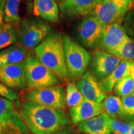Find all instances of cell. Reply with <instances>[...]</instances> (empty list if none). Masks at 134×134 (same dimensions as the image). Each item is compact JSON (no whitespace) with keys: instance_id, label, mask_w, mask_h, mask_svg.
Listing matches in <instances>:
<instances>
[{"instance_id":"cb8c5ba5","label":"cell","mask_w":134,"mask_h":134,"mask_svg":"<svg viewBox=\"0 0 134 134\" xmlns=\"http://www.w3.org/2000/svg\"><path fill=\"white\" fill-rule=\"evenodd\" d=\"M66 106L71 108L79 105L83 101L85 98L79 91L75 83L72 82L67 85L65 94Z\"/></svg>"},{"instance_id":"74e56055","label":"cell","mask_w":134,"mask_h":134,"mask_svg":"<svg viewBox=\"0 0 134 134\" xmlns=\"http://www.w3.org/2000/svg\"><path fill=\"white\" fill-rule=\"evenodd\" d=\"M132 1H134V0H132Z\"/></svg>"},{"instance_id":"5bb4252c","label":"cell","mask_w":134,"mask_h":134,"mask_svg":"<svg viewBox=\"0 0 134 134\" xmlns=\"http://www.w3.org/2000/svg\"><path fill=\"white\" fill-rule=\"evenodd\" d=\"M103 113H105L101 103L85 99L79 105L71 108L69 110V116L74 125L78 124L80 122L98 116Z\"/></svg>"},{"instance_id":"6da1fadb","label":"cell","mask_w":134,"mask_h":134,"mask_svg":"<svg viewBox=\"0 0 134 134\" xmlns=\"http://www.w3.org/2000/svg\"><path fill=\"white\" fill-rule=\"evenodd\" d=\"M29 131L33 134H52L70 125L71 119L64 109L49 108L23 100L16 103Z\"/></svg>"},{"instance_id":"836d02e7","label":"cell","mask_w":134,"mask_h":134,"mask_svg":"<svg viewBox=\"0 0 134 134\" xmlns=\"http://www.w3.org/2000/svg\"><path fill=\"white\" fill-rule=\"evenodd\" d=\"M55 1H56L57 3H58V4L60 5V4H62V3L64 2L65 0H55Z\"/></svg>"},{"instance_id":"4dcf8cb0","label":"cell","mask_w":134,"mask_h":134,"mask_svg":"<svg viewBox=\"0 0 134 134\" xmlns=\"http://www.w3.org/2000/svg\"><path fill=\"white\" fill-rule=\"evenodd\" d=\"M52 134H75V132L71 127H66L58 131L54 132Z\"/></svg>"},{"instance_id":"4316f807","label":"cell","mask_w":134,"mask_h":134,"mask_svg":"<svg viewBox=\"0 0 134 134\" xmlns=\"http://www.w3.org/2000/svg\"><path fill=\"white\" fill-rule=\"evenodd\" d=\"M110 126L113 134H130L132 122H125L110 117Z\"/></svg>"},{"instance_id":"4fadbf2b","label":"cell","mask_w":134,"mask_h":134,"mask_svg":"<svg viewBox=\"0 0 134 134\" xmlns=\"http://www.w3.org/2000/svg\"><path fill=\"white\" fill-rule=\"evenodd\" d=\"M129 38V37L121 24L113 23L105 25L99 48L108 52L110 50L122 45Z\"/></svg>"},{"instance_id":"d6986e66","label":"cell","mask_w":134,"mask_h":134,"mask_svg":"<svg viewBox=\"0 0 134 134\" xmlns=\"http://www.w3.org/2000/svg\"><path fill=\"white\" fill-rule=\"evenodd\" d=\"M27 52L19 43H16L0 51V66L24 62Z\"/></svg>"},{"instance_id":"d590c367","label":"cell","mask_w":134,"mask_h":134,"mask_svg":"<svg viewBox=\"0 0 134 134\" xmlns=\"http://www.w3.org/2000/svg\"><path fill=\"white\" fill-rule=\"evenodd\" d=\"M25 1H26L27 3H31L32 1V0H25Z\"/></svg>"},{"instance_id":"52a82bcc","label":"cell","mask_w":134,"mask_h":134,"mask_svg":"<svg viewBox=\"0 0 134 134\" xmlns=\"http://www.w3.org/2000/svg\"><path fill=\"white\" fill-rule=\"evenodd\" d=\"M0 134H31L13 101L1 96Z\"/></svg>"},{"instance_id":"30bf717a","label":"cell","mask_w":134,"mask_h":134,"mask_svg":"<svg viewBox=\"0 0 134 134\" xmlns=\"http://www.w3.org/2000/svg\"><path fill=\"white\" fill-rule=\"evenodd\" d=\"M122 59L101 50H96L92 54L90 67L93 73L101 80L108 76L119 64Z\"/></svg>"},{"instance_id":"83f0119b","label":"cell","mask_w":134,"mask_h":134,"mask_svg":"<svg viewBox=\"0 0 134 134\" xmlns=\"http://www.w3.org/2000/svg\"><path fill=\"white\" fill-rule=\"evenodd\" d=\"M123 28L127 34L134 39V11H130L125 15L123 21Z\"/></svg>"},{"instance_id":"e0dca14e","label":"cell","mask_w":134,"mask_h":134,"mask_svg":"<svg viewBox=\"0 0 134 134\" xmlns=\"http://www.w3.org/2000/svg\"><path fill=\"white\" fill-rule=\"evenodd\" d=\"M33 12L35 16L50 23L59 21L60 9L55 0H34Z\"/></svg>"},{"instance_id":"44dd1931","label":"cell","mask_w":134,"mask_h":134,"mask_svg":"<svg viewBox=\"0 0 134 134\" xmlns=\"http://www.w3.org/2000/svg\"><path fill=\"white\" fill-rule=\"evenodd\" d=\"M21 0H6L4 7V22L11 24H19L21 21L19 16V5Z\"/></svg>"},{"instance_id":"8d00e7d4","label":"cell","mask_w":134,"mask_h":134,"mask_svg":"<svg viewBox=\"0 0 134 134\" xmlns=\"http://www.w3.org/2000/svg\"><path fill=\"white\" fill-rule=\"evenodd\" d=\"M114 1H124V0H114Z\"/></svg>"},{"instance_id":"603a6c76","label":"cell","mask_w":134,"mask_h":134,"mask_svg":"<svg viewBox=\"0 0 134 134\" xmlns=\"http://www.w3.org/2000/svg\"><path fill=\"white\" fill-rule=\"evenodd\" d=\"M108 53L122 60H134V39L129 37L125 42Z\"/></svg>"},{"instance_id":"f1b7e54d","label":"cell","mask_w":134,"mask_h":134,"mask_svg":"<svg viewBox=\"0 0 134 134\" xmlns=\"http://www.w3.org/2000/svg\"><path fill=\"white\" fill-rule=\"evenodd\" d=\"M0 96L12 101L19 99V96L16 92L13 91L12 89L5 86L1 82H0Z\"/></svg>"},{"instance_id":"1f68e13d","label":"cell","mask_w":134,"mask_h":134,"mask_svg":"<svg viewBox=\"0 0 134 134\" xmlns=\"http://www.w3.org/2000/svg\"><path fill=\"white\" fill-rule=\"evenodd\" d=\"M129 76H130L134 80V60H132L129 70Z\"/></svg>"},{"instance_id":"d4e9b609","label":"cell","mask_w":134,"mask_h":134,"mask_svg":"<svg viewBox=\"0 0 134 134\" xmlns=\"http://www.w3.org/2000/svg\"><path fill=\"white\" fill-rule=\"evenodd\" d=\"M114 91L117 96L121 98L129 96L134 92V80L130 76L124 77L115 84Z\"/></svg>"},{"instance_id":"484cf974","label":"cell","mask_w":134,"mask_h":134,"mask_svg":"<svg viewBox=\"0 0 134 134\" xmlns=\"http://www.w3.org/2000/svg\"><path fill=\"white\" fill-rule=\"evenodd\" d=\"M121 99L122 108L120 119L128 122L134 121V92L121 98Z\"/></svg>"},{"instance_id":"9c48e42d","label":"cell","mask_w":134,"mask_h":134,"mask_svg":"<svg viewBox=\"0 0 134 134\" xmlns=\"http://www.w3.org/2000/svg\"><path fill=\"white\" fill-rule=\"evenodd\" d=\"M104 26L94 16L85 17L78 27V37L82 44L90 49L99 48Z\"/></svg>"},{"instance_id":"9a60e30c","label":"cell","mask_w":134,"mask_h":134,"mask_svg":"<svg viewBox=\"0 0 134 134\" xmlns=\"http://www.w3.org/2000/svg\"><path fill=\"white\" fill-rule=\"evenodd\" d=\"M97 0H65L59 5L62 16L67 19H74L81 16H88Z\"/></svg>"},{"instance_id":"5b68a950","label":"cell","mask_w":134,"mask_h":134,"mask_svg":"<svg viewBox=\"0 0 134 134\" xmlns=\"http://www.w3.org/2000/svg\"><path fill=\"white\" fill-rule=\"evenodd\" d=\"M51 27L39 18H27L17 29L18 41L26 49H32L50 34Z\"/></svg>"},{"instance_id":"2e32d148","label":"cell","mask_w":134,"mask_h":134,"mask_svg":"<svg viewBox=\"0 0 134 134\" xmlns=\"http://www.w3.org/2000/svg\"><path fill=\"white\" fill-rule=\"evenodd\" d=\"M110 117L103 113L90 119L80 122L78 129L85 134H112L110 126Z\"/></svg>"},{"instance_id":"e575fe53","label":"cell","mask_w":134,"mask_h":134,"mask_svg":"<svg viewBox=\"0 0 134 134\" xmlns=\"http://www.w3.org/2000/svg\"><path fill=\"white\" fill-rule=\"evenodd\" d=\"M131 11H134V1L133 3V4H132V10Z\"/></svg>"},{"instance_id":"277c9868","label":"cell","mask_w":134,"mask_h":134,"mask_svg":"<svg viewBox=\"0 0 134 134\" xmlns=\"http://www.w3.org/2000/svg\"><path fill=\"white\" fill-rule=\"evenodd\" d=\"M62 38L68 79L71 81L80 80L86 71L91 61V55L68 35L64 34Z\"/></svg>"},{"instance_id":"7a4b0ae2","label":"cell","mask_w":134,"mask_h":134,"mask_svg":"<svg viewBox=\"0 0 134 134\" xmlns=\"http://www.w3.org/2000/svg\"><path fill=\"white\" fill-rule=\"evenodd\" d=\"M34 51L42 63L57 75L62 81L68 79L63 38L59 33L50 34Z\"/></svg>"},{"instance_id":"8fae6325","label":"cell","mask_w":134,"mask_h":134,"mask_svg":"<svg viewBox=\"0 0 134 134\" xmlns=\"http://www.w3.org/2000/svg\"><path fill=\"white\" fill-rule=\"evenodd\" d=\"M0 82L12 90H23L26 88L24 62L0 66Z\"/></svg>"},{"instance_id":"d6a6232c","label":"cell","mask_w":134,"mask_h":134,"mask_svg":"<svg viewBox=\"0 0 134 134\" xmlns=\"http://www.w3.org/2000/svg\"><path fill=\"white\" fill-rule=\"evenodd\" d=\"M130 134H134V121L132 122V126L131 130H130Z\"/></svg>"},{"instance_id":"ba28073f","label":"cell","mask_w":134,"mask_h":134,"mask_svg":"<svg viewBox=\"0 0 134 134\" xmlns=\"http://www.w3.org/2000/svg\"><path fill=\"white\" fill-rule=\"evenodd\" d=\"M65 94L66 90L64 87L57 85L40 90L29 91L25 93L23 100L49 108L65 109L66 107Z\"/></svg>"},{"instance_id":"ffe728a7","label":"cell","mask_w":134,"mask_h":134,"mask_svg":"<svg viewBox=\"0 0 134 134\" xmlns=\"http://www.w3.org/2000/svg\"><path fill=\"white\" fill-rule=\"evenodd\" d=\"M17 42V31L13 25L4 23L0 27V50L13 46Z\"/></svg>"},{"instance_id":"3957f363","label":"cell","mask_w":134,"mask_h":134,"mask_svg":"<svg viewBox=\"0 0 134 134\" xmlns=\"http://www.w3.org/2000/svg\"><path fill=\"white\" fill-rule=\"evenodd\" d=\"M24 76L26 88L29 91L53 86L62 81L42 63L33 50L27 53L24 60Z\"/></svg>"},{"instance_id":"8992f818","label":"cell","mask_w":134,"mask_h":134,"mask_svg":"<svg viewBox=\"0 0 134 134\" xmlns=\"http://www.w3.org/2000/svg\"><path fill=\"white\" fill-rule=\"evenodd\" d=\"M133 3L132 0H97L91 15L104 25L113 23L121 24L125 15L132 10Z\"/></svg>"},{"instance_id":"ac0fdd59","label":"cell","mask_w":134,"mask_h":134,"mask_svg":"<svg viewBox=\"0 0 134 134\" xmlns=\"http://www.w3.org/2000/svg\"><path fill=\"white\" fill-rule=\"evenodd\" d=\"M132 60H122L115 69L108 76L100 80V86L104 93H111L119 80L129 76V70Z\"/></svg>"},{"instance_id":"f546056e","label":"cell","mask_w":134,"mask_h":134,"mask_svg":"<svg viewBox=\"0 0 134 134\" xmlns=\"http://www.w3.org/2000/svg\"><path fill=\"white\" fill-rule=\"evenodd\" d=\"M6 0H0V27L4 24V7Z\"/></svg>"},{"instance_id":"7402d4cb","label":"cell","mask_w":134,"mask_h":134,"mask_svg":"<svg viewBox=\"0 0 134 134\" xmlns=\"http://www.w3.org/2000/svg\"><path fill=\"white\" fill-rule=\"evenodd\" d=\"M104 113L111 118H119L122 113V99L119 96H110L105 98L102 103Z\"/></svg>"},{"instance_id":"7c38bea8","label":"cell","mask_w":134,"mask_h":134,"mask_svg":"<svg viewBox=\"0 0 134 134\" xmlns=\"http://www.w3.org/2000/svg\"><path fill=\"white\" fill-rule=\"evenodd\" d=\"M76 86L85 99L100 103L106 98V93L103 91L98 78L90 71H86L78 80Z\"/></svg>"}]
</instances>
